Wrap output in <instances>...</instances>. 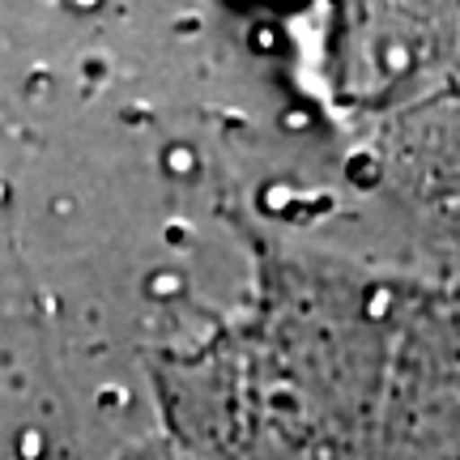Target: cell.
I'll list each match as a JSON object with an SVG mask.
<instances>
[{
	"label": "cell",
	"mask_w": 460,
	"mask_h": 460,
	"mask_svg": "<svg viewBox=\"0 0 460 460\" xmlns=\"http://www.w3.org/2000/svg\"><path fill=\"white\" fill-rule=\"evenodd\" d=\"M320 22V90L358 124H388L456 85L460 0H354Z\"/></svg>",
	"instance_id": "obj_1"
},
{
	"label": "cell",
	"mask_w": 460,
	"mask_h": 460,
	"mask_svg": "<svg viewBox=\"0 0 460 460\" xmlns=\"http://www.w3.org/2000/svg\"><path fill=\"white\" fill-rule=\"evenodd\" d=\"M367 163L422 256L413 281L460 298V85L371 128Z\"/></svg>",
	"instance_id": "obj_2"
},
{
	"label": "cell",
	"mask_w": 460,
	"mask_h": 460,
	"mask_svg": "<svg viewBox=\"0 0 460 460\" xmlns=\"http://www.w3.org/2000/svg\"><path fill=\"white\" fill-rule=\"evenodd\" d=\"M362 460H460V298L418 281Z\"/></svg>",
	"instance_id": "obj_3"
},
{
	"label": "cell",
	"mask_w": 460,
	"mask_h": 460,
	"mask_svg": "<svg viewBox=\"0 0 460 460\" xmlns=\"http://www.w3.org/2000/svg\"><path fill=\"white\" fill-rule=\"evenodd\" d=\"M456 85H460V60H456Z\"/></svg>",
	"instance_id": "obj_4"
}]
</instances>
